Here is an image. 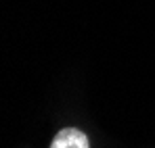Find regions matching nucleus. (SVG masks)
<instances>
[{"label":"nucleus","mask_w":155,"mask_h":148,"mask_svg":"<svg viewBox=\"0 0 155 148\" xmlns=\"http://www.w3.org/2000/svg\"><path fill=\"white\" fill-rule=\"evenodd\" d=\"M51 148H90L88 136L78 127H65L52 138Z\"/></svg>","instance_id":"1"}]
</instances>
